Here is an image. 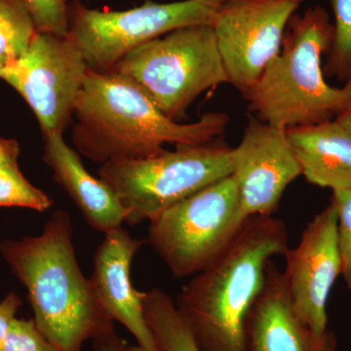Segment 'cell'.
I'll use <instances>...</instances> for the list:
<instances>
[{
	"mask_svg": "<svg viewBox=\"0 0 351 351\" xmlns=\"http://www.w3.org/2000/svg\"><path fill=\"white\" fill-rule=\"evenodd\" d=\"M73 143L97 163L149 158L164 145L207 144L223 134L230 117L208 112L193 123L166 117L137 83L112 71L89 69L77 100Z\"/></svg>",
	"mask_w": 351,
	"mask_h": 351,
	"instance_id": "obj_1",
	"label": "cell"
},
{
	"mask_svg": "<svg viewBox=\"0 0 351 351\" xmlns=\"http://www.w3.org/2000/svg\"><path fill=\"white\" fill-rule=\"evenodd\" d=\"M281 219L250 217L225 252L182 288L175 306L200 351H248L247 327L267 263L288 249Z\"/></svg>",
	"mask_w": 351,
	"mask_h": 351,
	"instance_id": "obj_2",
	"label": "cell"
},
{
	"mask_svg": "<svg viewBox=\"0 0 351 351\" xmlns=\"http://www.w3.org/2000/svg\"><path fill=\"white\" fill-rule=\"evenodd\" d=\"M0 257L27 292L38 329L59 351H83L114 325L95 298L73 246L71 216L57 210L36 237L0 242Z\"/></svg>",
	"mask_w": 351,
	"mask_h": 351,
	"instance_id": "obj_3",
	"label": "cell"
},
{
	"mask_svg": "<svg viewBox=\"0 0 351 351\" xmlns=\"http://www.w3.org/2000/svg\"><path fill=\"white\" fill-rule=\"evenodd\" d=\"M332 40L334 24L322 6L291 18L280 52L243 96L258 119L289 130L337 119L350 107L351 78L343 87L325 80L322 58Z\"/></svg>",
	"mask_w": 351,
	"mask_h": 351,
	"instance_id": "obj_4",
	"label": "cell"
},
{
	"mask_svg": "<svg viewBox=\"0 0 351 351\" xmlns=\"http://www.w3.org/2000/svg\"><path fill=\"white\" fill-rule=\"evenodd\" d=\"M110 71L137 83L175 121L201 94L230 83L209 25L182 27L143 44Z\"/></svg>",
	"mask_w": 351,
	"mask_h": 351,
	"instance_id": "obj_5",
	"label": "cell"
},
{
	"mask_svg": "<svg viewBox=\"0 0 351 351\" xmlns=\"http://www.w3.org/2000/svg\"><path fill=\"white\" fill-rule=\"evenodd\" d=\"M230 152L212 142L178 145L149 158L101 164L99 178L119 196L127 225L136 226L232 175Z\"/></svg>",
	"mask_w": 351,
	"mask_h": 351,
	"instance_id": "obj_6",
	"label": "cell"
},
{
	"mask_svg": "<svg viewBox=\"0 0 351 351\" xmlns=\"http://www.w3.org/2000/svg\"><path fill=\"white\" fill-rule=\"evenodd\" d=\"M247 219L230 175L149 219L147 242L173 276H193L225 252Z\"/></svg>",
	"mask_w": 351,
	"mask_h": 351,
	"instance_id": "obj_7",
	"label": "cell"
},
{
	"mask_svg": "<svg viewBox=\"0 0 351 351\" xmlns=\"http://www.w3.org/2000/svg\"><path fill=\"white\" fill-rule=\"evenodd\" d=\"M226 1L145 0L124 11L97 10L76 2L69 8L68 36L82 51L90 69L107 71L131 51L164 34L191 25H212Z\"/></svg>",
	"mask_w": 351,
	"mask_h": 351,
	"instance_id": "obj_8",
	"label": "cell"
},
{
	"mask_svg": "<svg viewBox=\"0 0 351 351\" xmlns=\"http://www.w3.org/2000/svg\"><path fill=\"white\" fill-rule=\"evenodd\" d=\"M89 69L69 36L38 32L22 56L0 69V80L27 101L43 134H63Z\"/></svg>",
	"mask_w": 351,
	"mask_h": 351,
	"instance_id": "obj_9",
	"label": "cell"
},
{
	"mask_svg": "<svg viewBox=\"0 0 351 351\" xmlns=\"http://www.w3.org/2000/svg\"><path fill=\"white\" fill-rule=\"evenodd\" d=\"M304 0H226L212 27L230 84L244 95L280 52Z\"/></svg>",
	"mask_w": 351,
	"mask_h": 351,
	"instance_id": "obj_10",
	"label": "cell"
},
{
	"mask_svg": "<svg viewBox=\"0 0 351 351\" xmlns=\"http://www.w3.org/2000/svg\"><path fill=\"white\" fill-rule=\"evenodd\" d=\"M283 277L295 313L319 337L328 329L327 302L337 278L341 276L338 214L331 201L302 232L299 244L284 254Z\"/></svg>",
	"mask_w": 351,
	"mask_h": 351,
	"instance_id": "obj_11",
	"label": "cell"
},
{
	"mask_svg": "<svg viewBox=\"0 0 351 351\" xmlns=\"http://www.w3.org/2000/svg\"><path fill=\"white\" fill-rule=\"evenodd\" d=\"M232 175L245 218L272 216L284 191L302 175L287 130L250 117L243 137L230 152Z\"/></svg>",
	"mask_w": 351,
	"mask_h": 351,
	"instance_id": "obj_12",
	"label": "cell"
},
{
	"mask_svg": "<svg viewBox=\"0 0 351 351\" xmlns=\"http://www.w3.org/2000/svg\"><path fill=\"white\" fill-rule=\"evenodd\" d=\"M145 243L122 226L105 233L95 252L89 281L97 302L110 320L125 327L143 350L160 351L145 320V292L136 290L131 281L132 263Z\"/></svg>",
	"mask_w": 351,
	"mask_h": 351,
	"instance_id": "obj_13",
	"label": "cell"
},
{
	"mask_svg": "<svg viewBox=\"0 0 351 351\" xmlns=\"http://www.w3.org/2000/svg\"><path fill=\"white\" fill-rule=\"evenodd\" d=\"M248 351H336L335 335L319 337L295 313L282 272L267 263L262 293L247 327Z\"/></svg>",
	"mask_w": 351,
	"mask_h": 351,
	"instance_id": "obj_14",
	"label": "cell"
},
{
	"mask_svg": "<svg viewBox=\"0 0 351 351\" xmlns=\"http://www.w3.org/2000/svg\"><path fill=\"white\" fill-rule=\"evenodd\" d=\"M43 161L52 170L54 181L64 189L90 228L104 234L125 223L127 212L119 196L100 178L83 165L80 154L71 149L62 133L43 134Z\"/></svg>",
	"mask_w": 351,
	"mask_h": 351,
	"instance_id": "obj_15",
	"label": "cell"
},
{
	"mask_svg": "<svg viewBox=\"0 0 351 351\" xmlns=\"http://www.w3.org/2000/svg\"><path fill=\"white\" fill-rule=\"evenodd\" d=\"M306 181L334 191L351 189V133L337 119L287 130Z\"/></svg>",
	"mask_w": 351,
	"mask_h": 351,
	"instance_id": "obj_16",
	"label": "cell"
},
{
	"mask_svg": "<svg viewBox=\"0 0 351 351\" xmlns=\"http://www.w3.org/2000/svg\"><path fill=\"white\" fill-rule=\"evenodd\" d=\"M145 317L160 351H200L174 300L158 288L145 292Z\"/></svg>",
	"mask_w": 351,
	"mask_h": 351,
	"instance_id": "obj_17",
	"label": "cell"
},
{
	"mask_svg": "<svg viewBox=\"0 0 351 351\" xmlns=\"http://www.w3.org/2000/svg\"><path fill=\"white\" fill-rule=\"evenodd\" d=\"M36 32L31 16L18 0H0V69L22 56Z\"/></svg>",
	"mask_w": 351,
	"mask_h": 351,
	"instance_id": "obj_18",
	"label": "cell"
},
{
	"mask_svg": "<svg viewBox=\"0 0 351 351\" xmlns=\"http://www.w3.org/2000/svg\"><path fill=\"white\" fill-rule=\"evenodd\" d=\"M334 40L328 53L325 75L348 82L351 78V0H331Z\"/></svg>",
	"mask_w": 351,
	"mask_h": 351,
	"instance_id": "obj_19",
	"label": "cell"
},
{
	"mask_svg": "<svg viewBox=\"0 0 351 351\" xmlns=\"http://www.w3.org/2000/svg\"><path fill=\"white\" fill-rule=\"evenodd\" d=\"M53 200L27 181L18 162L0 166V207H20L44 213Z\"/></svg>",
	"mask_w": 351,
	"mask_h": 351,
	"instance_id": "obj_20",
	"label": "cell"
},
{
	"mask_svg": "<svg viewBox=\"0 0 351 351\" xmlns=\"http://www.w3.org/2000/svg\"><path fill=\"white\" fill-rule=\"evenodd\" d=\"M31 16L36 31L68 36L69 0H18Z\"/></svg>",
	"mask_w": 351,
	"mask_h": 351,
	"instance_id": "obj_21",
	"label": "cell"
},
{
	"mask_svg": "<svg viewBox=\"0 0 351 351\" xmlns=\"http://www.w3.org/2000/svg\"><path fill=\"white\" fill-rule=\"evenodd\" d=\"M1 351H59L38 329L34 319L16 318L7 332Z\"/></svg>",
	"mask_w": 351,
	"mask_h": 351,
	"instance_id": "obj_22",
	"label": "cell"
},
{
	"mask_svg": "<svg viewBox=\"0 0 351 351\" xmlns=\"http://www.w3.org/2000/svg\"><path fill=\"white\" fill-rule=\"evenodd\" d=\"M332 200L338 214V239L341 276L351 290V189L334 191Z\"/></svg>",
	"mask_w": 351,
	"mask_h": 351,
	"instance_id": "obj_23",
	"label": "cell"
},
{
	"mask_svg": "<svg viewBox=\"0 0 351 351\" xmlns=\"http://www.w3.org/2000/svg\"><path fill=\"white\" fill-rule=\"evenodd\" d=\"M22 306V300L15 293H9L0 302V351L11 324L16 319V314Z\"/></svg>",
	"mask_w": 351,
	"mask_h": 351,
	"instance_id": "obj_24",
	"label": "cell"
},
{
	"mask_svg": "<svg viewBox=\"0 0 351 351\" xmlns=\"http://www.w3.org/2000/svg\"><path fill=\"white\" fill-rule=\"evenodd\" d=\"M91 351H131L130 346L120 338L114 325L91 341Z\"/></svg>",
	"mask_w": 351,
	"mask_h": 351,
	"instance_id": "obj_25",
	"label": "cell"
},
{
	"mask_svg": "<svg viewBox=\"0 0 351 351\" xmlns=\"http://www.w3.org/2000/svg\"><path fill=\"white\" fill-rule=\"evenodd\" d=\"M20 145L14 138L0 137V166L18 162Z\"/></svg>",
	"mask_w": 351,
	"mask_h": 351,
	"instance_id": "obj_26",
	"label": "cell"
},
{
	"mask_svg": "<svg viewBox=\"0 0 351 351\" xmlns=\"http://www.w3.org/2000/svg\"><path fill=\"white\" fill-rule=\"evenodd\" d=\"M337 120L351 133V105L339 115Z\"/></svg>",
	"mask_w": 351,
	"mask_h": 351,
	"instance_id": "obj_27",
	"label": "cell"
},
{
	"mask_svg": "<svg viewBox=\"0 0 351 351\" xmlns=\"http://www.w3.org/2000/svg\"><path fill=\"white\" fill-rule=\"evenodd\" d=\"M130 350L131 351H147L145 350H143L142 348H140L138 346H130Z\"/></svg>",
	"mask_w": 351,
	"mask_h": 351,
	"instance_id": "obj_28",
	"label": "cell"
}]
</instances>
